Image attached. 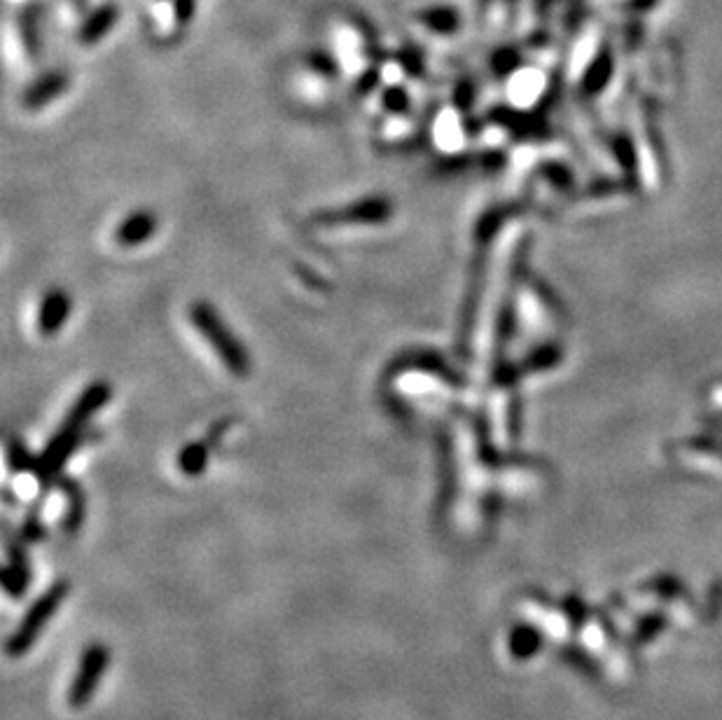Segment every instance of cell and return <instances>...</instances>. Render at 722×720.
<instances>
[{
	"mask_svg": "<svg viewBox=\"0 0 722 720\" xmlns=\"http://www.w3.org/2000/svg\"><path fill=\"white\" fill-rule=\"evenodd\" d=\"M68 594H71V583H68L66 578H61V580H57V583H52L50 587H47V590L40 594L36 601H33L31 608L22 618V622H19L17 629L8 639V646H5L10 657H22L29 653V650L33 648V643L38 641V636L45 632L47 622L52 620V615L57 613L61 604L66 601Z\"/></svg>",
	"mask_w": 722,
	"mask_h": 720,
	"instance_id": "1",
	"label": "cell"
},
{
	"mask_svg": "<svg viewBox=\"0 0 722 720\" xmlns=\"http://www.w3.org/2000/svg\"><path fill=\"white\" fill-rule=\"evenodd\" d=\"M192 321H194V325H197V330L201 332V335L211 342L213 351L222 358V363H225L227 368L234 372V375H246V370H248L246 351L241 349L232 332L222 325L218 314H215L208 304H199V307L192 309Z\"/></svg>",
	"mask_w": 722,
	"mask_h": 720,
	"instance_id": "2",
	"label": "cell"
},
{
	"mask_svg": "<svg viewBox=\"0 0 722 720\" xmlns=\"http://www.w3.org/2000/svg\"><path fill=\"white\" fill-rule=\"evenodd\" d=\"M110 662V653L103 643H92L80 657L78 671H75L71 688H68V706L71 709H85L92 702L96 690L103 681Z\"/></svg>",
	"mask_w": 722,
	"mask_h": 720,
	"instance_id": "3",
	"label": "cell"
},
{
	"mask_svg": "<svg viewBox=\"0 0 722 720\" xmlns=\"http://www.w3.org/2000/svg\"><path fill=\"white\" fill-rule=\"evenodd\" d=\"M22 543V538H8V564L3 569V587L12 599H22L31 585V566Z\"/></svg>",
	"mask_w": 722,
	"mask_h": 720,
	"instance_id": "4",
	"label": "cell"
},
{
	"mask_svg": "<svg viewBox=\"0 0 722 720\" xmlns=\"http://www.w3.org/2000/svg\"><path fill=\"white\" fill-rule=\"evenodd\" d=\"M68 309H71V304H68V297L61 293V290H54V293L47 295L43 300V307H40V318H38L43 332L50 335V332L59 330L66 321Z\"/></svg>",
	"mask_w": 722,
	"mask_h": 720,
	"instance_id": "5",
	"label": "cell"
},
{
	"mask_svg": "<svg viewBox=\"0 0 722 720\" xmlns=\"http://www.w3.org/2000/svg\"><path fill=\"white\" fill-rule=\"evenodd\" d=\"M152 232H155V218L148 216V213H134V216H129L120 225L117 239H120L122 244L136 246L148 237H152Z\"/></svg>",
	"mask_w": 722,
	"mask_h": 720,
	"instance_id": "6",
	"label": "cell"
},
{
	"mask_svg": "<svg viewBox=\"0 0 722 720\" xmlns=\"http://www.w3.org/2000/svg\"><path fill=\"white\" fill-rule=\"evenodd\" d=\"M206 463H208V447L206 445L185 447L183 452H180V459H178L180 470H183V473L190 475V477H197V475L204 473Z\"/></svg>",
	"mask_w": 722,
	"mask_h": 720,
	"instance_id": "7",
	"label": "cell"
},
{
	"mask_svg": "<svg viewBox=\"0 0 722 720\" xmlns=\"http://www.w3.org/2000/svg\"><path fill=\"white\" fill-rule=\"evenodd\" d=\"M510 648H512V653H515L517 657L531 655V650L536 648V634H533L531 629H524V627L517 629V632L512 634Z\"/></svg>",
	"mask_w": 722,
	"mask_h": 720,
	"instance_id": "8",
	"label": "cell"
}]
</instances>
